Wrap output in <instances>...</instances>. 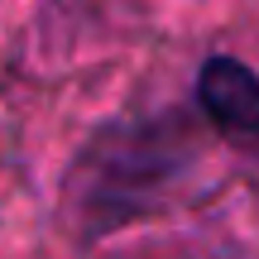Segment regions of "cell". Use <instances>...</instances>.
<instances>
[{
	"label": "cell",
	"mask_w": 259,
	"mask_h": 259,
	"mask_svg": "<svg viewBox=\"0 0 259 259\" xmlns=\"http://www.w3.org/2000/svg\"><path fill=\"white\" fill-rule=\"evenodd\" d=\"M197 106L206 120L235 139L259 144V72L231 53H211L197 72Z\"/></svg>",
	"instance_id": "cell-1"
}]
</instances>
